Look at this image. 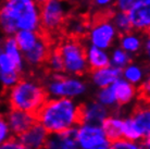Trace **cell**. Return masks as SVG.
<instances>
[{
  "mask_svg": "<svg viewBox=\"0 0 150 149\" xmlns=\"http://www.w3.org/2000/svg\"><path fill=\"white\" fill-rule=\"evenodd\" d=\"M138 99L150 104V73L138 87Z\"/></svg>",
  "mask_w": 150,
  "mask_h": 149,
  "instance_id": "f546056e",
  "label": "cell"
},
{
  "mask_svg": "<svg viewBox=\"0 0 150 149\" xmlns=\"http://www.w3.org/2000/svg\"><path fill=\"white\" fill-rule=\"evenodd\" d=\"M0 149H27L18 137H12L1 144Z\"/></svg>",
  "mask_w": 150,
  "mask_h": 149,
  "instance_id": "836d02e7",
  "label": "cell"
},
{
  "mask_svg": "<svg viewBox=\"0 0 150 149\" xmlns=\"http://www.w3.org/2000/svg\"><path fill=\"white\" fill-rule=\"evenodd\" d=\"M49 132L40 123H36L33 126L18 137L27 149H45L49 138Z\"/></svg>",
  "mask_w": 150,
  "mask_h": 149,
  "instance_id": "4fadbf2b",
  "label": "cell"
},
{
  "mask_svg": "<svg viewBox=\"0 0 150 149\" xmlns=\"http://www.w3.org/2000/svg\"><path fill=\"white\" fill-rule=\"evenodd\" d=\"M110 60H111V65L119 70H123L127 67L128 64L132 63V55L121 48L115 47L110 52Z\"/></svg>",
  "mask_w": 150,
  "mask_h": 149,
  "instance_id": "4316f807",
  "label": "cell"
},
{
  "mask_svg": "<svg viewBox=\"0 0 150 149\" xmlns=\"http://www.w3.org/2000/svg\"><path fill=\"white\" fill-rule=\"evenodd\" d=\"M45 149H79L75 137V130L61 134H50Z\"/></svg>",
  "mask_w": 150,
  "mask_h": 149,
  "instance_id": "d6986e66",
  "label": "cell"
},
{
  "mask_svg": "<svg viewBox=\"0 0 150 149\" xmlns=\"http://www.w3.org/2000/svg\"><path fill=\"white\" fill-rule=\"evenodd\" d=\"M56 50L63 60L64 74L82 76L89 70L86 59V47H84L79 38L71 36L64 38Z\"/></svg>",
  "mask_w": 150,
  "mask_h": 149,
  "instance_id": "5b68a950",
  "label": "cell"
},
{
  "mask_svg": "<svg viewBox=\"0 0 150 149\" xmlns=\"http://www.w3.org/2000/svg\"><path fill=\"white\" fill-rule=\"evenodd\" d=\"M115 0H91V4L98 10H108L109 8L114 6Z\"/></svg>",
  "mask_w": 150,
  "mask_h": 149,
  "instance_id": "e575fe53",
  "label": "cell"
},
{
  "mask_svg": "<svg viewBox=\"0 0 150 149\" xmlns=\"http://www.w3.org/2000/svg\"><path fill=\"white\" fill-rule=\"evenodd\" d=\"M147 75H148V73H146L145 67L138 63L132 62L125 69L122 70V77L135 86H140V84L145 81Z\"/></svg>",
  "mask_w": 150,
  "mask_h": 149,
  "instance_id": "603a6c76",
  "label": "cell"
},
{
  "mask_svg": "<svg viewBox=\"0 0 150 149\" xmlns=\"http://www.w3.org/2000/svg\"><path fill=\"white\" fill-rule=\"evenodd\" d=\"M9 109L37 114L49 99L44 84L34 78H21L20 82L6 92Z\"/></svg>",
  "mask_w": 150,
  "mask_h": 149,
  "instance_id": "3957f363",
  "label": "cell"
},
{
  "mask_svg": "<svg viewBox=\"0 0 150 149\" xmlns=\"http://www.w3.org/2000/svg\"><path fill=\"white\" fill-rule=\"evenodd\" d=\"M64 27H65L67 32L71 35V37L79 38L88 34L90 26L87 24V22L84 19H81V18H72V19L67 21Z\"/></svg>",
  "mask_w": 150,
  "mask_h": 149,
  "instance_id": "cb8c5ba5",
  "label": "cell"
},
{
  "mask_svg": "<svg viewBox=\"0 0 150 149\" xmlns=\"http://www.w3.org/2000/svg\"><path fill=\"white\" fill-rule=\"evenodd\" d=\"M4 118L11 128L13 137H20L37 122L35 114L14 109H9L4 114Z\"/></svg>",
  "mask_w": 150,
  "mask_h": 149,
  "instance_id": "30bf717a",
  "label": "cell"
},
{
  "mask_svg": "<svg viewBox=\"0 0 150 149\" xmlns=\"http://www.w3.org/2000/svg\"><path fill=\"white\" fill-rule=\"evenodd\" d=\"M0 24L6 37L14 36L19 31L39 32L41 28L40 4L35 0H4Z\"/></svg>",
  "mask_w": 150,
  "mask_h": 149,
  "instance_id": "6da1fadb",
  "label": "cell"
},
{
  "mask_svg": "<svg viewBox=\"0 0 150 149\" xmlns=\"http://www.w3.org/2000/svg\"><path fill=\"white\" fill-rule=\"evenodd\" d=\"M110 19H111L120 35L133 31V24H132L131 18H129V14L127 12L116 11L115 10L110 15Z\"/></svg>",
  "mask_w": 150,
  "mask_h": 149,
  "instance_id": "d4e9b609",
  "label": "cell"
},
{
  "mask_svg": "<svg viewBox=\"0 0 150 149\" xmlns=\"http://www.w3.org/2000/svg\"><path fill=\"white\" fill-rule=\"evenodd\" d=\"M110 149H140V145L139 143L131 142L125 138H121L111 143Z\"/></svg>",
  "mask_w": 150,
  "mask_h": 149,
  "instance_id": "4dcf8cb0",
  "label": "cell"
},
{
  "mask_svg": "<svg viewBox=\"0 0 150 149\" xmlns=\"http://www.w3.org/2000/svg\"><path fill=\"white\" fill-rule=\"evenodd\" d=\"M13 37L16 40V44L21 49V51L24 53L28 52L34 48L35 45L38 43L39 38L41 37L40 32H34V31H19Z\"/></svg>",
  "mask_w": 150,
  "mask_h": 149,
  "instance_id": "7402d4cb",
  "label": "cell"
},
{
  "mask_svg": "<svg viewBox=\"0 0 150 149\" xmlns=\"http://www.w3.org/2000/svg\"><path fill=\"white\" fill-rule=\"evenodd\" d=\"M144 39L145 38L142 36V34L132 31L128 33L122 34L119 38V47L128 52L129 55H135L138 53L142 49H144Z\"/></svg>",
  "mask_w": 150,
  "mask_h": 149,
  "instance_id": "ffe728a7",
  "label": "cell"
},
{
  "mask_svg": "<svg viewBox=\"0 0 150 149\" xmlns=\"http://www.w3.org/2000/svg\"><path fill=\"white\" fill-rule=\"evenodd\" d=\"M111 88L114 93L119 107L131 104L136 97H138V88H136L135 85L131 84L123 77L119 78L111 86Z\"/></svg>",
  "mask_w": 150,
  "mask_h": 149,
  "instance_id": "2e32d148",
  "label": "cell"
},
{
  "mask_svg": "<svg viewBox=\"0 0 150 149\" xmlns=\"http://www.w3.org/2000/svg\"><path fill=\"white\" fill-rule=\"evenodd\" d=\"M46 92L50 98L81 97L87 92V84L79 76L68 74H51L44 83Z\"/></svg>",
  "mask_w": 150,
  "mask_h": 149,
  "instance_id": "8992f818",
  "label": "cell"
},
{
  "mask_svg": "<svg viewBox=\"0 0 150 149\" xmlns=\"http://www.w3.org/2000/svg\"><path fill=\"white\" fill-rule=\"evenodd\" d=\"M145 138L150 137V104L139 100L129 114Z\"/></svg>",
  "mask_w": 150,
  "mask_h": 149,
  "instance_id": "e0dca14e",
  "label": "cell"
},
{
  "mask_svg": "<svg viewBox=\"0 0 150 149\" xmlns=\"http://www.w3.org/2000/svg\"><path fill=\"white\" fill-rule=\"evenodd\" d=\"M123 138L135 143H140L144 139L140 130L129 116L123 118Z\"/></svg>",
  "mask_w": 150,
  "mask_h": 149,
  "instance_id": "484cf974",
  "label": "cell"
},
{
  "mask_svg": "<svg viewBox=\"0 0 150 149\" xmlns=\"http://www.w3.org/2000/svg\"><path fill=\"white\" fill-rule=\"evenodd\" d=\"M25 59L13 36L6 37L0 52V82L4 89H11L21 79Z\"/></svg>",
  "mask_w": 150,
  "mask_h": 149,
  "instance_id": "277c9868",
  "label": "cell"
},
{
  "mask_svg": "<svg viewBox=\"0 0 150 149\" xmlns=\"http://www.w3.org/2000/svg\"><path fill=\"white\" fill-rule=\"evenodd\" d=\"M138 0H115L114 2V8L116 11L122 12H129L132 8L135 6V4Z\"/></svg>",
  "mask_w": 150,
  "mask_h": 149,
  "instance_id": "d6a6232c",
  "label": "cell"
},
{
  "mask_svg": "<svg viewBox=\"0 0 150 149\" xmlns=\"http://www.w3.org/2000/svg\"><path fill=\"white\" fill-rule=\"evenodd\" d=\"M96 100L109 109L117 108V107H119L117 101H116V99H115V96H114V93H113L111 86H110V87H105V88H101V89L98 90L97 95H96Z\"/></svg>",
  "mask_w": 150,
  "mask_h": 149,
  "instance_id": "83f0119b",
  "label": "cell"
},
{
  "mask_svg": "<svg viewBox=\"0 0 150 149\" xmlns=\"http://www.w3.org/2000/svg\"><path fill=\"white\" fill-rule=\"evenodd\" d=\"M105 137L110 142H115L123 138V118L117 114H111L101 125Z\"/></svg>",
  "mask_w": 150,
  "mask_h": 149,
  "instance_id": "44dd1931",
  "label": "cell"
},
{
  "mask_svg": "<svg viewBox=\"0 0 150 149\" xmlns=\"http://www.w3.org/2000/svg\"><path fill=\"white\" fill-rule=\"evenodd\" d=\"M86 59L90 72L111 65L110 53L108 50L100 49L89 44L86 47Z\"/></svg>",
  "mask_w": 150,
  "mask_h": 149,
  "instance_id": "ac0fdd59",
  "label": "cell"
},
{
  "mask_svg": "<svg viewBox=\"0 0 150 149\" xmlns=\"http://www.w3.org/2000/svg\"><path fill=\"white\" fill-rule=\"evenodd\" d=\"M47 69L51 74H64V63L62 57L60 56V53L53 50L50 56H49L47 62H46Z\"/></svg>",
  "mask_w": 150,
  "mask_h": 149,
  "instance_id": "f1b7e54d",
  "label": "cell"
},
{
  "mask_svg": "<svg viewBox=\"0 0 150 149\" xmlns=\"http://www.w3.org/2000/svg\"><path fill=\"white\" fill-rule=\"evenodd\" d=\"M51 52L52 51L50 50L48 38L41 35V37L39 38V40L35 45L34 48L26 53H24L25 63L30 67H39V65L46 64Z\"/></svg>",
  "mask_w": 150,
  "mask_h": 149,
  "instance_id": "5bb4252c",
  "label": "cell"
},
{
  "mask_svg": "<svg viewBox=\"0 0 150 149\" xmlns=\"http://www.w3.org/2000/svg\"><path fill=\"white\" fill-rule=\"evenodd\" d=\"M110 116V109L98 102L97 100L81 104V124H91L101 126Z\"/></svg>",
  "mask_w": 150,
  "mask_h": 149,
  "instance_id": "8fae6325",
  "label": "cell"
},
{
  "mask_svg": "<svg viewBox=\"0 0 150 149\" xmlns=\"http://www.w3.org/2000/svg\"><path fill=\"white\" fill-rule=\"evenodd\" d=\"M36 119L49 134L67 133L81 124V104L68 98H49Z\"/></svg>",
  "mask_w": 150,
  "mask_h": 149,
  "instance_id": "7a4b0ae2",
  "label": "cell"
},
{
  "mask_svg": "<svg viewBox=\"0 0 150 149\" xmlns=\"http://www.w3.org/2000/svg\"><path fill=\"white\" fill-rule=\"evenodd\" d=\"M12 137H13V135H12L11 128L9 126L8 122L6 121V119L2 116L0 120V142L2 144V143L7 142Z\"/></svg>",
  "mask_w": 150,
  "mask_h": 149,
  "instance_id": "1f68e13d",
  "label": "cell"
},
{
  "mask_svg": "<svg viewBox=\"0 0 150 149\" xmlns=\"http://www.w3.org/2000/svg\"><path fill=\"white\" fill-rule=\"evenodd\" d=\"M75 137L79 149H97L111 143L101 126L91 124H79L75 128Z\"/></svg>",
  "mask_w": 150,
  "mask_h": 149,
  "instance_id": "9c48e42d",
  "label": "cell"
},
{
  "mask_svg": "<svg viewBox=\"0 0 150 149\" xmlns=\"http://www.w3.org/2000/svg\"><path fill=\"white\" fill-rule=\"evenodd\" d=\"M144 52H145V57H146L147 61L150 64V32L146 34L145 39H144Z\"/></svg>",
  "mask_w": 150,
  "mask_h": 149,
  "instance_id": "d590c367",
  "label": "cell"
},
{
  "mask_svg": "<svg viewBox=\"0 0 150 149\" xmlns=\"http://www.w3.org/2000/svg\"><path fill=\"white\" fill-rule=\"evenodd\" d=\"M133 30L138 33L150 32V0H138L128 12Z\"/></svg>",
  "mask_w": 150,
  "mask_h": 149,
  "instance_id": "7c38bea8",
  "label": "cell"
},
{
  "mask_svg": "<svg viewBox=\"0 0 150 149\" xmlns=\"http://www.w3.org/2000/svg\"><path fill=\"white\" fill-rule=\"evenodd\" d=\"M119 32L110 18H100L96 20L89 27L87 38L88 44L100 49L109 50L115 43Z\"/></svg>",
  "mask_w": 150,
  "mask_h": 149,
  "instance_id": "ba28073f",
  "label": "cell"
},
{
  "mask_svg": "<svg viewBox=\"0 0 150 149\" xmlns=\"http://www.w3.org/2000/svg\"><path fill=\"white\" fill-rule=\"evenodd\" d=\"M69 4L67 0H48L40 6L41 30L46 33H57L67 23Z\"/></svg>",
  "mask_w": 150,
  "mask_h": 149,
  "instance_id": "52a82bcc",
  "label": "cell"
},
{
  "mask_svg": "<svg viewBox=\"0 0 150 149\" xmlns=\"http://www.w3.org/2000/svg\"><path fill=\"white\" fill-rule=\"evenodd\" d=\"M121 77H122V70H119L112 65L90 72V79L93 84L99 89L112 86Z\"/></svg>",
  "mask_w": 150,
  "mask_h": 149,
  "instance_id": "9a60e30c",
  "label": "cell"
},
{
  "mask_svg": "<svg viewBox=\"0 0 150 149\" xmlns=\"http://www.w3.org/2000/svg\"><path fill=\"white\" fill-rule=\"evenodd\" d=\"M139 145H140V149H150V137L143 139L139 143Z\"/></svg>",
  "mask_w": 150,
  "mask_h": 149,
  "instance_id": "8d00e7d4",
  "label": "cell"
},
{
  "mask_svg": "<svg viewBox=\"0 0 150 149\" xmlns=\"http://www.w3.org/2000/svg\"><path fill=\"white\" fill-rule=\"evenodd\" d=\"M35 1H36V2H37L38 4H45V2H47V1H48V0H35Z\"/></svg>",
  "mask_w": 150,
  "mask_h": 149,
  "instance_id": "74e56055",
  "label": "cell"
}]
</instances>
